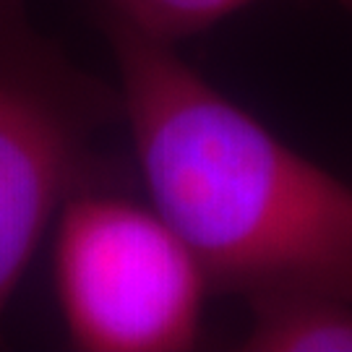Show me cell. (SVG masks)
<instances>
[{
  "label": "cell",
  "instance_id": "6da1fadb",
  "mask_svg": "<svg viewBox=\"0 0 352 352\" xmlns=\"http://www.w3.org/2000/svg\"><path fill=\"white\" fill-rule=\"evenodd\" d=\"M118 94L151 206L212 289L256 302L352 300V188L277 139L170 42L104 11Z\"/></svg>",
  "mask_w": 352,
  "mask_h": 352
},
{
  "label": "cell",
  "instance_id": "7a4b0ae2",
  "mask_svg": "<svg viewBox=\"0 0 352 352\" xmlns=\"http://www.w3.org/2000/svg\"><path fill=\"white\" fill-rule=\"evenodd\" d=\"M209 289L201 264L154 206L89 180L55 217V292L78 350H190Z\"/></svg>",
  "mask_w": 352,
  "mask_h": 352
},
{
  "label": "cell",
  "instance_id": "3957f363",
  "mask_svg": "<svg viewBox=\"0 0 352 352\" xmlns=\"http://www.w3.org/2000/svg\"><path fill=\"white\" fill-rule=\"evenodd\" d=\"M118 118V89L39 34L26 0H0V327L63 201L91 180L94 141Z\"/></svg>",
  "mask_w": 352,
  "mask_h": 352
},
{
  "label": "cell",
  "instance_id": "277c9868",
  "mask_svg": "<svg viewBox=\"0 0 352 352\" xmlns=\"http://www.w3.org/2000/svg\"><path fill=\"white\" fill-rule=\"evenodd\" d=\"M243 334L248 352H352V300L327 292H295L248 302Z\"/></svg>",
  "mask_w": 352,
  "mask_h": 352
},
{
  "label": "cell",
  "instance_id": "5b68a950",
  "mask_svg": "<svg viewBox=\"0 0 352 352\" xmlns=\"http://www.w3.org/2000/svg\"><path fill=\"white\" fill-rule=\"evenodd\" d=\"M251 3L256 0H104V11L146 37L175 45L177 39L206 32Z\"/></svg>",
  "mask_w": 352,
  "mask_h": 352
},
{
  "label": "cell",
  "instance_id": "8992f818",
  "mask_svg": "<svg viewBox=\"0 0 352 352\" xmlns=\"http://www.w3.org/2000/svg\"><path fill=\"white\" fill-rule=\"evenodd\" d=\"M337 3H340L342 8H344V11H347L352 16V0H337Z\"/></svg>",
  "mask_w": 352,
  "mask_h": 352
}]
</instances>
